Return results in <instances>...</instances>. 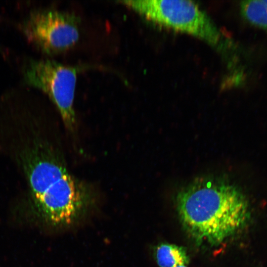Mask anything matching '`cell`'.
Segmentation results:
<instances>
[{"instance_id":"52a82bcc","label":"cell","mask_w":267,"mask_h":267,"mask_svg":"<svg viewBox=\"0 0 267 267\" xmlns=\"http://www.w3.org/2000/svg\"><path fill=\"white\" fill-rule=\"evenodd\" d=\"M240 7L247 20L267 32V4L264 0H244Z\"/></svg>"},{"instance_id":"8992f818","label":"cell","mask_w":267,"mask_h":267,"mask_svg":"<svg viewBox=\"0 0 267 267\" xmlns=\"http://www.w3.org/2000/svg\"><path fill=\"white\" fill-rule=\"evenodd\" d=\"M156 262L160 267H176L188 263L189 258L181 247L168 243L158 246L155 251Z\"/></svg>"},{"instance_id":"5b68a950","label":"cell","mask_w":267,"mask_h":267,"mask_svg":"<svg viewBox=\"0 0 267 267\" xmlns=\"http://www.w3.org/2000/svg\"><path fill=\"white\" fill-rule=\"evenodd\" d=\"M79 19L75 15L55 10L32 12L23 31L28 41L48 54L68 50L79 38Z\"/></svg>"},{"instance_id":"3957f363","label":"cell","mask_w":267,"mask_h":267,"mask_svg":"<svg viewBox=\"0 0 267 267\" xmlns=\"http://www.w3.org/2000/svg\"><path fill=\"white\" fill-rule=\"evenodd\" d=\"M121 2L146 19L217 46L222 35L209 16L194 1L187 0H123Z\"/></svg>"},{"instance_id":"277c9868","label":"cell","mask_w":267,"mask_h":267,"mask_svg":"<svg viewBox=\"0 0 267 267\" xmlns=\"http://www.w3.org/2000/svg\"><path fill=\"white\" fill-rule=\"evenodd\" d=\"M80 68L54 61L33 60L25 70L24 78L30 85L46 93L57 108L68 129L73 131L76 119L74 100Z\"/></svg>"},{"instance_id":"6da1fadb","label":"cell","mask_w":267,"mask_h":267,"mask_svg":"<svg viewBox=\"0 0 267 267\" xmlns=\"http://www.w3.org/2000/svg\"><path fill=\"white\" fill-rule=\"evenodd\" d=\"M178 215L196 241L217 245L241 229L250 219L248 202L237 188L227 182H196L177 198Z\"/></svg>"},{"instance_id":"7a4b0ae2","label":"cell","mask_w":267,"mask_h":267,"mask_svg":"<svg viewBox=\"0 0 267 267\" xmlns=\"http://www.w3.org/2000/svg\"><path fill=\"white\" fill-rule=\"evenodd\" d=\"M26 170L36 207L45 222L56 226L70 225L86 213L89 191L53 153L35 149L27 157Z\"/></svg>"},{"instance_id":"9c48e42d","label":"cell","mask_w":267,"mask_h":267,"mask_svg":"<svg viewBox=\"0 0 267 267\" xmlns=\"http://www.w3.org/2000/svg\"><path fill=\"white\" fill-rule=\"evenodd\" d=\"M264 1L267 4V0H264Z\"/></svg>"},{"instance_id":"ba28073f","label":"cell","mask_w":267,"mask_h":267,"mask_svg":"<svg viewBox=\"0 0 267 267\" xmlns=\"http://www.w3.org/2000/svg\"><path fill=\"white\" fill-rule=\"evenodd\" d=\"M176 267H186L185 265H179V266H178Z\"/></svg>"}]
</instances>
